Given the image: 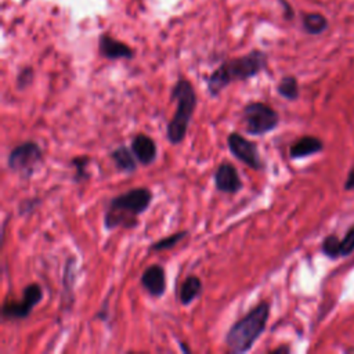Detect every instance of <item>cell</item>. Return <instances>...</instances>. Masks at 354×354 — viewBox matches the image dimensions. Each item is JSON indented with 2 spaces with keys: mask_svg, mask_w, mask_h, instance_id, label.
<instances>
[{
  "mask_svg": "<svg viewBox=\"0 0 354 354\" xmlns=\"http://www.w3.org/2000/svg\"><path fill=\"white\" fill-rule=\"evenodd\" d=\"M153 194L147 187H134L113 196L104 214V227L108 231L118 227L130 230L138 225V216L147 212L152 203Z\"/></svg>",
  "mask_w": 354,
  "mask_h": 354,
  "instance_id": "1",
  "label": "cell"
},
{
  "mask_svg": "<svg viewBox=\"0 0 354 354\" xmlns=\"http://www.w3.org/2000/svg\"><path fill=\"white\" fill-rule=\"evenodd\" d=\"M267 66V54L253 50L242 57L224 61L207 77L206 86L210 97L216 98L227 86L234 82L248 80L257 76Z\"/></svg>",
  "mask_w": 354,
  "mask_h": 354,
  "instance_id": "2",
  "label": "cell"
},
{
  "mask_svg": "<svg viewBox=\"0 0 354 354\" xmlns=\"http://www.w3.org/2000/svg\"><path fill=\"white\" fill-rule=\"evenodd\" d=\"M270 311V301L263 300L234 322L224 336V343L228 350L236 354H243L252 350L253 344L266 330Z\"/></svg>",
  "mask_w": 354,
  "mask_h": 354,
  "instance_id": "3",
  "label": "cell"
},
{
  "mask_svg": "<svg viewBox=\"0 0 354 354\" xmlns=\"http://www.w3.org/2000/svg\"><path fill=\"white\" fill-rule=\"evenodd\" d=\"M170 98L177 104V108L167 123L166 138L170 144L177 145L181 144L187 136L191 119L198 105V97L194 84L188 79L180 77L171 88Z\"/></svg>",
  "mask_w": 354,
  "mask_h": 354,
  "instance_id": "4",
  "label": "cell"
},
{
  "mask_svg": "<svg viewBox=\"0 0 354 354\" xmlns=\"http://www.w3.org/2000/svg\"><path fill=\"white\" fill-rule=\"evenodd\" d=\"M242 124L245 133L264 136L278 127L279 115L271 105L261 101H252L242 108Z\"/></svg>",
  "mask_w": 354,
  "mask_h": 354,
  "instance_id": "5",
  "label": "cell"
},
{
  "mask_svg": "<svg viewBox=\"0 0 354 354\" xmlns=\"http://www.w3.org/2000/svg\"><path fill=\"white\" fill-rule=\"evenodd\" d=\"M43 160L44 156L41 147L33 140H26L10 151L7 156V166L14 173L28 180L37 171Z\"/></svg>",
  "mask_w": 354,
  "mask_h": 354,
  "instance_id": "6",
  "label": "cell"
},
{
  "mask_svg": "<svg viewBox=\"0 0 354 354\" xmlns=\"http://www.w3.org/2000/svg\"><path fill=\"white\" fill-rule=\"evenodd\" d=\"M43 289L37 282L28 283L22 290L19 301L6 300L1 306V318L4 321L25 319L30 315L32 310L41 301Z\"/></svg>",
  "mask_w": 354,
  "mask_h": 354,
  "instance_id": "7",
  "label": "cell"
},
{
  "mask_svg": "<svg viewBox=\"0 0 354 354\" xmlns=\"http://www.w3.org/2000/svg\"><path fill=\"white\" fill-rule=\"evenodd\" d=\"M227 147L228 151L242 163L249 166L253 170H261L264 163L261 160L259 147L256 142L248 140L238 131H231L227 136Z\"/></svg>",
  "mask_w": 354,
  "mask_h": 354,
  "instance_id": "8",
  "label": "cell"
},
{
  "mask_svg": "<svg viewBox=\"0 0 354 354\" xmlns=\"http://www.w3.org/2000/svg\"><path fill=\"white\" fill-rule=\"evenodd\" d=\"M214 187L224 194H236L243 188L236 167L230 162H223L217 166L213 174Z\"/></svg>",
  "mask_w": 354,
  "mask_h": 354,
  "instance_id": "9",
  "label": "cell"
},
{
  "mask_svg": "<svg viewBox=\"0 0 354 354\" xmlns=\"http://www.w3.org/2000/svg\"><path fill=\"white\" fill-rule=\"evenodd\" d=\"M144 290L155 299H159L166 292V272L159 264L148 266L140 278Z\"/></svg>",
  "mask_w": 354,
  "mask_h": 354,
  "instance_id": "10",
  "label": "cell"
},
{
  "mask_svg": "<svg viewBox=\"0 0 354 354\" xmlns=\"http://www.w3.org/2000/svg\"><path fill=\"white\" fill-rule=\"evenodd\" d=\"M130 148L138 160L140 165L142 166H149L156 160L158 156V145L153 141L152 137L144 133H137L131 138Z\"/></svg>",
  "mask_w": 354,
  "mask_h": 354,
  "instance_id": "11",
  "label": "cell"
},
{
  "mask_svg": "<svg viewBox=\"0 0 354 354\" xmlns=\"http://www.w3.org/2000/svg\"><path fill=\"white\" fill-rule=\"evenodd\" d=\"M100 54L108 59H130L134 51L123 41H119L108 35H102L98 41Z\"/></svg>",
  "mask_w": 354,
  "mask_h": 354,
  "instance_id": "12",
  "label": "cell"
},
{
  "mask_svg": "<svg viewBox=\"0 0 354 354\" xmlns=\"http://www.w3.org/2000/svg\"><path fill=\"white\" fill-rule=\"evenodd\" d=\"M324 151V142L315 136H303L289 147V156L292 159H301Z\"/></svg>",
  "mask_w": 354,
  "mask_h": 354,
  "instance_id": "13",
  "label": "cell"
},
{
  "mask_svg": "<svg viewBox=\"0 0 354 354\" xmlns=\"http://www.w3.org/2000/svg\"><path fill=\"white\" fill-rule=\"evenodd\" d=\"M109 158L112 159L115 167L124 173V174H131L137 170V159L131 151V148L126 145H119L113 151H111Z\"/></svg>",
  "mask_w": 354,
  "mask_h": 354,
  "instance_id": "14",
  "label": "cell"
},
{
  "mask_svg": "<svg viewBox=\"0 0 354 354\" xmlns=\"http://www.w3.org/2000/svg\"><path fill=\"white\" fill-rule=\"evenodd\" d=\"M202 293V281L199 277L191 274L180 285L178 300L183 306H189Z\"/></svg>",
  "mask_w": 354,
  "mask_h": 354,
  "instance_id": "15",
  "label": "cell"
},
{
  "mask_svg": "<svg viewBox=\"0 0 354 354\" xmlns=\"http://www.w3.org/2000/svg\"><path fill=\"white\" fill-rule=\"evenodd\" d=\"M301 24H303V29L308 35H321L328 29V19L319 12L304 14Z\"/></svg>",
  "mask_w": 354,
  "mask_h": 354,
  "instance_id": "16",
  "label": "cell"
},
{
  "mask_svg": "<svg viewBox=\"0 0 354 354\" xmlns=\"http://www.w3.org/2000/svg\"><path fill=\"white\" fill-rule=\"evenodd\" d=\"M277 93L288 100V101H296L300 95V91H299V83H297V79L292 75H288V76H283L279 83L277 84Z\"/></svg>",
  "mask_w": 354,
  "mask_h": 354,
  "instance_id": "17",
  "label": "cell"
},
{
  "mask_svg": "<svg viewBox=\"0 0 354 354\" xmlns=\"http://www.w3.org/2000/svg\"><path fill=\"white\" fill-rule=\"evenodd\" d=\"M188 235V231L187 230H181V231H177L174 234H170L153 243H151L149 246V250L152 252H162V250H169L171 248H174L178 242H181L185 236Z\"/></svg>",
  "mask_w": 354,
  "mask_h": 354,
  "instance_id": "18",
  "label": "cell"
},
{
  "mask_svg": "<svg viewBox=\"0 0 354 354\" xmlns=\"http://www.w3.org/2000/svg\"><path fill=\"white\" fill-rule=\"evenodd\" d=\"M342 239L337 238L336 234L326 235L321 242V252L329 259L342 257Z\"/></svg>",
  "mask_w": 354,
  "mask_h": 354,
  "instance_id": "19",
  "label": "cell"
},
{
  "mask_svg": "<svg viewBox=\"0 0 354 354\" xmlns=\"http://www.w3.org/2000/svg\"><path fill=\"white\" fill-rule=\"evenodd\" d=\"M90 162H91V159L87 155L75 156V158L71 159V166L75 170V174H73V181L75 183H82V181L88 178L87 166H88Z\"/></svg>",
  "mask_w": 354,
  "mask_h": 354,
  "instance_id": "20",
  "label": "cell"
},
{
  "mask_svg": "<svg viewBox=\"0 0 354 354\" xmlns=\"http://www.w3.org/2000/svg\"><path fill=\"white\" fill-rule=\"evenodd\" d=\"M33 76H35L33 68H30V66L22 68L17 75V87H18V90H25L26 87H29L33 82Z\"/></svg>",
  "mask_w": 354,
  "mask_h": 354,
  "instance_id": "21",
  "label": "cell"
},
{
  "mask_svg": "<svg viewBox=\"0 0 354 354\" xmlns=\"http://www.w3.org/2000/svg\"><path fill=\"white\" fill-rule=\"evenodd\" d=\"M342 257L348 256L354 252V224L346 231L344 236L342 238Z\"/></svg>",
  "mask_w": 354,
  "mask_h": 354,
  "instance_id": "22",
  "label": "cell"
},
{
  "mask_svg": "<svg viewBox=\"0 0 354 354\" xmlns=\"http://www.w3.org/2000/svg\"><path fill=\"white\" fill-rule=\"evenodd\" d=\"M40 202H41L40 198H26V199L21 201V203L18 205V213L21 216L29 214L36 209V206L40 205Z\"/></svg>",
  "mask_w": 354,
  "mask_h": 354,
  "instance_id": "23",
  "label": "cell"
},
{
  "mask_svg": "<svg viewBox=\"0 0 354 354\" xmlns=\"http://www.w3.org/2000/svg\"><path fill=\"white\" fill-rule=\"evenodd\" d=\"M343 187H344L346 191H353L354 189V166L347 173V177H346V181H344Z\"/></svg>",
  "mask_w": 354,
  "mask_h": 354,
  "instance_id": "24",
  "label": "cell"
},
{
  "mask_svg": "<svg viewBox=\"0 0 354 354\" xmlns=\"http://www.w3.org/2000/svg\"><path fill=\"white\" fill-rule=\"evenodd\" d=\"M289 351H290V347L286 346V344H283V346H279V347H277V348H272L270 353L278 354V353H289Z\"/></svg>",
  "mask_w": 354,
  "mask_h": 354,
  "instance_id": "25",
  "label": "cell"
}]
</instances>
